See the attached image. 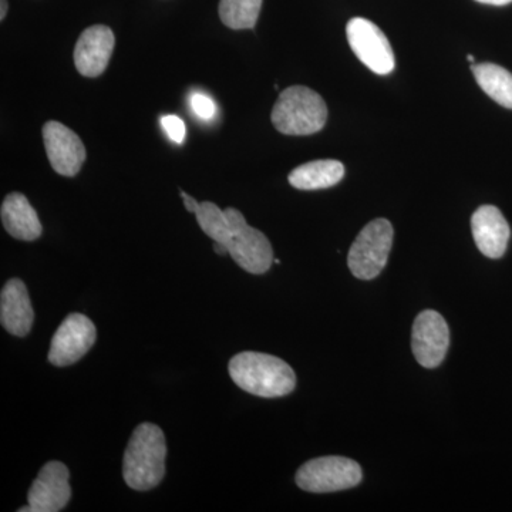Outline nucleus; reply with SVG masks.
I'll return each mask as SVG.
<instances>
[{
    "mask_svg": "<svg viewBox=\"0 0 512 512\" xmlns=\"http://www.w3.org/2000/svg\"><path fill=\"white\" fill-rule=\"evenodd\" d=\"M198 225L207 237L228 248L229 256L249 274L262 275L271 269L274 249L259 229L248 225L235 208L222 211L214 202H200L195 212Z\"/></svg>",
    "mask_w": 512,
    "mask_h": 512,
    "instance_id": "1",
    "label": "nucleus"
},
{
    "mask_svg": "<svg viewBox=\"0 0 512 512\" xmlns=\"http://www.w3.org/2000/svg\"><path fill=\"white\" fill-rule=\"evenodd\" d=\"M229 376L244 392L274 399L295 390V372L288 363L272 355L242 352L229 362Z\"/></svg>",
    "mask_w": 512,
    "mask_h": 512,
    "instance_id": "2",
    "label": "nucleus"
},
{
    "mask_svg": "<svg viewBox=\"0 0 512 512\" xmlns=\"http://www.w3.org/2000/svg\"><path fill=\"white\" fill-rule=\"evenodd\" d=\"M165 458L167 443L163 430L156 424H140L124 453V481L136 491L153 490L165 476Z\"/></svg>",
    "mask_w": 512,
    "mask_h": 512,
    "instance_id": "3",
    "label": "nucleus"
},
{
    "mask_svg": "<svg viewBox=\"0 0 512 512\" xmlns=\"http://www.w3.org/2000/svg\"><path fill=\"white\" fill-rule=\"evenodd\" d=\"M272 124L286 136H311L325 127L328 107L320 94L305 86H292L279 94Z\"/></svg>",
    "mask_w": 512,
    "mask_h": 512,
    "instance_id": "4",
    "label": "nucleus"
},
{
    "mask_svg": "<svg viewBox=\"0 0 512 512\" xmlns=\"http://www.w3.org/2000/svg\"><path fill=\"white\" fill-rule=\"evenodd\" d=\"M394 231L384 218L369 222L357 235L348 255L350 272L363 281L375 279L383 271L392 251Z\"/></svg>",
    "mask_w": 512,
    "mask_h": 512,
    "instance_id": "5",
    "label": "nucleus"
},
{
    "mask_svg": "<svg viewBox=\"0 0 512 512\" xmlns=\"http://www.w3.org/2000/svg\"><path fill=\"white\" fill-rule=\"evenodd\" d=\"M362 468L350 458L329 456L315 458L299 468L295 481L308 493L323 494L349 490L362 481Z\"/></svg>",
    "mask_w": 512,
    "mask_h": 512,
    "instance_id": "6",
    "label": "nucleus"
},
{
    "mask_svg": "<svg viewBox=\"0 0 512 512\" xmlns=\"http://www.w3.org/2000/svg\"><path fill=\"white\" fill-rule=\"evenodd\" d=\"M346 35L353 53L367 69L380 76L393 72L396 62L392 46L375 23L363 18L352 19L346 26Z\"/></svg>",
    "mask_w": 512,
    "mask_h": 512,
    "instance_id": "7",
    "label": "nucleus"
},
{
    "mask_svg": "<svg viewBox=\"0 0 512 512\" xmlns=\"http://www.w3.org/2000/svg\"><path fill=\"white\" fill-rule=\"evenodd\" d=\"M96 339L97 330L92 320L82 313H72L53 336L49 362L57 367L74 365L93 348Z\"/></svg>",
    "mask_w": 512,
    "mask_h": 512,
    "instance_id": "8",
    "label": "nucleus"
},
{
    "mask_svg": "<svg viewBox=\"0 0 512 512\" xmlns=\"http://www.w3.org/2000/svg\"><path fill=\"white\" fill-rule=\"evenodd\" d=\"M450 348V329L446 319L436 311H423L414 320L413 355L426 369L440 366Z\"/></svg>",
    "mask_w": 512,
    "mask_h": 512,
    "instance_id": "9",
    "label": "nucleus"
},
{
    "mask_svg": "<svg viewBox=\"0 0 512 512\" xmlns=\"http://www.w3.org/2000/svg\"><path fill=\"white\" fill-rule=\"evenodd\" d=\"M70 471L60 461H49L40 470L39 476L30 487L29 505L20 512L62 511L72 498L69 484Z\"/></svg>",
    "mask_w": 512,
    "mask_h": 512,
    "instance_id": "10",
    "label": "nucleus"
},
{
    "mask_svg": "<svg viewBox=\"0 0 512 512\" xmlns=\"http://www.w3.org/2000/svg\"><path fill=\"white\" fill-rule=\"evenodd\" d=\"M43 141L47 158L57 174L74 177L82 170L87 153L83 141L59 121H49L43 126Z\"/></svg>",
    "mask_w": 512,
    "mask_h": 512,
    "instance_id": "11",
    "label": "nucleus"
},
{
    "mask_svg": "<svg viewBox=\"0 0 512 512\" xmlns=\"http://www.w3.org/2000/svg\"><path fill=\"white\" fill-rule=\"evenodd\" d=\"M114 37L109 26L94 25L84 30L74 47V64L84 77H99L109 66L113 55Z\"/></svg>",
    "mask_w": 512,
    "mask_h": 512,
    "instance_id": "12",
    "label": "nucleus"
},
{
    "mask_svg": "<svg viewBox=\"0 0 512 512\" xmlns=\"http://www.w3.org/2000/svg\"><path fill=\"white\" fill-rule=\"evenodd\" d=\"M474 241L481 254L501 258L507 251L511 229L504 215L494 205H483L471 217Z\"/></svg>",
    "mask_w": 512,
    "mask_h": 512,
    "instance_id": "13",
    "label": "nucleus"
},
{
    "mask_svg": "<svg viewBox=\"0 0 512 512\" xmlns=\"http://www.w3.org/2000/svg\"><path fill=\"white\" fill-rule=\"evenodd\" d=\"M35 312L30 302L28 288L20 279H10L0 295V322L10 335H28L32 329Z\"/></svg>",
    "mask_w": 512,
    "mask_h": 512,
    "instance_id": "14",
    "label": "nucleus"
},
{
    "mask_svg": "<svg viewBox=\"0 0 512 512\" xmlns=\"http://www.w3.org/2000/svg\"><path fill=\"white\" fill-rule=\"evenodd\" d=\"M0 217L6 232L19 241H36L42 235V224L35 208L20 192H12L3 200Z\"/></svg>",
    "mask_w": 512,
    "mask_h": 512,
    "instance_id": "15",
    "label": "nucleus"
},
{
    "mask_svg": "<svg viewBox=\"0 0 512 512\" xmlns=\"http://www.w3.org/2000/svg\"><path fill=\"white\" fill-rule=\"evenodd\" d=\"M345 167L338 160H316L299 165L291 171L288 180L296 190H325L342 181Z\"/></svg>",
    "mask_w": 512,
    "mask_h": 512,
    "instance_id": "16",
    "label": "nucleus"
},
{
    "mask_svg": "<svg viewBox=\"0 0 512 512\" xmlns=\"http://www.w3.org/2000/svg\"><path fill=\"white\" fill-rule=\"evenodd\" d=\"M471 70L485 94L505 109H512V74L508 70L493 63L474 64Z\"/></svg>",
    "mask_w": 512,
    "mask_h": 512,
    "instance_id": "17",
    "label": "nucleus"
},
{
    "mask_svg": "<svg viewBox=\"0 0 512 512\" xmlns=\"http://www.w3.org/2000/svg\"><path fill=\"white\" fill-rule=\"evenodd\" d=\"M262 0H221V22L229 29H254L261 13Z\"/></svg>",
    "mask_w": 512,
    "mask_h": 512,
    "instance_id": "18",
    "label": "nucleus"
},
{
    "mask_svg": "<svg viewBox=\"0 0 512 512\" xmlns=\"http://www.w3.org/2000/svg\"><path fill=\"white\" fill-rule=\"evenodd\" d=\"M161 124L171 141H174L175 144H183L187 130H185L184 121L180 117L164 116L161 119Z\"/></svg>",
    "mask_w": 512,
    "mask_h": 512,
    "instance_id": "19",
    "label": "nucleus"
},
{
    "mask_svg": "<svg viewBox=\"0 0 512 512\" xmlns=\"http://www.w3.org/2000/svg\"><path fill=\"white\" fill-rule=\"evenodd\" d=\"M191 107L202 120H210L215 114V104L210 97L197 93L191 97Z\"/></svg>",
    "mask_w": 512,
    "mask_h": 512,
    "instance_id": "20",
    "label": "nucleus"
},
{
    "mask_svg": "<svg viewBox=\"0 0 512 512\" xmlns=\"http://www.w3.org/2000/svg\"><path fill=\"white\" fill-rule=\"evenodd\" d=\"M181 197H183L185 210L188 212H192V214H195V212L198 211V207H200V202L195 200V198H192L191 195H188L187 192L180 191Z\"/></svg>",
    "mask_w": 512,
    "mask_h": 512,
    "instance_id": "21",
    "label": "nucleus"
},
{
    "mask_svg": "<svg viewBox=\"0 0 512 512\" xmlns=\"http://www.w3.org/2000/svg\"><path fill=\"white\" fill-rule=\"evenodd\" d=\"M477 2L485 3V5L504 6L511 3L512 0H477Z\"/></svg>",
    "mask_w": 512,
    "mask_h": 512,
    "instance_id": "22",
    "label": "nucleus"
},
{
    "mask_svg": "<svg viewBox=\"0 0 512 512\" xmlns=\"http://www.w3.org/2000/svg\"><path fill=\"white\" fill-rule=\"evenodd\" d=\"M214 251L220 256L229 255L228 248L225 245L218 244V242L214 244Z\"/></svg>",
    "mask_w": 512,
    "mask_h": 512,
    "instance_id": "23",
    "label": "nucleus"
},
{
    "mask_svg": "<svg viewBox=\"0 0 512 512\" xmlns=\"http://www.w3.org/2000/svg\"><path fill=\"white\" fill-rule=\"evenodd\" d=\"M6 13H8V0H0V20L6 18Z\"/></svg>",
    "mask_w": 512,
    "mask_h": 512,
    "instance_id": "24",
    "label": "nucleus"
},
{
    "mask_svg": "<svg viewBox=\"0 0 512 512\" xmlns=\"http://www.w3.org/2000/svg\"><path fill=\"white\" fill-rule=\"evenodd\" d=\"M467 59H468V62H471V63H473V62H474V60H476V59H474V57H473V56H471V55H468V56H467Z\"/></svg>",
    "mask_w": 512,
    "mask_h": 512,
    "instance_id": "25",
    "label": "nucleus"
}]
</instances>
